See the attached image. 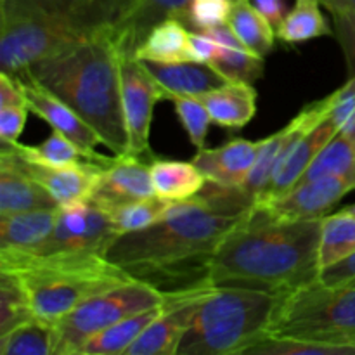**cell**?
Returning a JSON list of instances; mask_svg holds the SVG:
<instances>
[{
  "label": "cell",
  "instance_id": "cell-5",
  "mask_svg": "<svg viewBox=\"0 0 355 355\" xmlns=\"http://www.w3.org/2000/svg\"><path fill=\"white\" fill-rule=\"evenodd\" d=\"M0 270L23 283L35 318L55 322L82 302L137 277L97 253H51L0 250Z\"/></svg>",
  "mask_w": 355,
  "mask_h": 355
},
{
  "label": "cell",
  "instance_id": "cell-45",
  "mask_svg": "<svg viewBox=\"0 0 355 355\" xmlns=\"http://www.w3.org/2000/svg\"><path fill=\"white\" fill-rule=\"evenodd\" d=\"M342 210H345V211H349V214L355 215V203L354 205H349V207H343Z\"/></svg>",
  "mask_w": 355,
  "mask_h": 355
},
{
  "label": "cell",
  "instance_id": "cell-15",
  "mask_svg": "<svg viewBox=\"0 0 355 355\" xmlns=\"http://www.w3.org/2000/svg\"><path fill=\"white\" fill-rule=\"evenodd\" d=\"M16 76L21 83L30 111L47 121L52 130L61 132L89 151H96L97 144H104L101 135L73 107H69L64 101L40 85L30 73L23 71Z\"/></svg>",
  "mask_w": 355,
  "mask_h": 355
},
{
  "label": "cell",
  "instance_id": "cell-12",
  "mask_svg": "<svg viewBox=\"0 0 355 355\" xmlns=\"http://www.w3.org/2000/svg\"><path fill=\"white\" fill-rule=\"evenodd\" d=\"M215 284L180 291L166 304L165 311L125 350V355H177L180 342L189 329L200 302Z\"/></svg>",
  "mask_w": 355,
  "mask_h": 355
},
{
  "label": "cell",
  "instance_id": "cell-43",
  "mask_svg": "<svg viewBox=\"0 0 355 355\" xmlns=\"http://www.w3.org/2000/svg\"><path fill=\"white\" fill-rule=\"evenodd\" d=\"M250 3L272 24L274 30L279 28L284 16H286V3H284V0H250Z\"/></svg>",
  "mask_w": 355,
  "mask_h": 355
},
{
  "label": "cell",
  "instance_id": "cell-1",
  "mask_svg": "<svg viewBox=\"0 0 355 355\" xmlns=\"http://www.w3.org/2000/svg\"><path fill=\"white\" fill-rule=\"evenodd\" d=\"M253 207L241 187L208 180L196 196L175 201L159 222L118 236L106 257L158 288L166 279L175 281L179 290L214 284L208 276L211 255Z\"/></svg>",
  "mask_w": 355,
  "mask_h": 355
},
{
  "label": "cell",
  "instance_id": "cell-26",
  "mask_svg": "<svg viewBox=\"0 0 355 355\" xmlns=\"http://www.w3.org/2000/svg\"><path fill=\"white\" fill-rule=\"evenodd\" d=\"M135 58L142 61L177 62L189 59V31L180 19L168 17L156 24L139 45Z\"/></svg>",
  "mask_w": 355,
  "mask_h": 355
},
{
  "label": "cell",
  "instance_id": "cell-40",
  "mask_svg": "<svg viewBox=\"0 0 355 355\" xmlns=\"http://www.w3.org/2000/svg\"><path fill=\"white\" fill-rule=\"evenodd\" d=\"M218 44L203 31H189V59L198 62H211Z\"/></svg>",
  "mask_w": 355,
  "mask_h": 355
},
{
  "label": "cell",
  "instance_id": "cell-30",
  "mask_svg": "<svg viewBox=\"0 0 355 355\" xmlns=\"http://www.w3.org/2000/svg\"><path fill=\"white\" fill-rule=\"evenodd\" d=\"M2 355H55L54 322L33 318L0 336Z\"/></svg>",
  "mask_w": 355,
  "mask_h": 355
},
{
  "label": "cell",
  "instance_id": "cell-21",
  "mask_svg": "<svg viewBox=\"0 0 355 355\" xmlns=\"http://www.w3.org/2000/svg\"><path fill=\"white\" fill-rule=\"evenodd\" d=\"M198 99L207 106L211 121L225 128H243L257 113V90L252 83L227 82Z\"/></svg>",
  "mask_w": 355,
  "mask_h": 355
},
{
  "label": "cell",
  "instance_id": "cell-46",
  "mask_svg": "<svg viewBox=\"0 0 355 355\" xmlns=\"http://www.w3.org/2000/svg\"><path fill=\"white\" fill-rule=\"evenodd\" d=\"M343 2H345V6L349 9H355V0H343Z\"/></svg>",
  "mask_w": 355,
  "mask_h": 355
},
{
  "label": "cell",
  "instance_id": "cell-32",
  "mask_svg": "<svg viewBox=\"0 0 355 355\" xmlns=\"http://www.w3.org/2000/svg\"><path fill=\"white\" fill-rule=\"evenodd\" d=\"M229 82L255 83L263 75V58L241 44L239 38L218 44L217 54L210 62Z\"/></svg>",
  "mask_w": 355,
  "mask_h": 355
},
{
  "label": "cell",
  "instance_id": "cell-41",
  "mask_svg": "<svg viewBox=\"0 0 355 355\" xmlns=\"http://www.w3.org/2000/svg\"><path fill=\"white\" fill-rule=\"evenodd\" d=\"M319 281L324 284H355V253L336 266L322 269Z\"/></svg>",
  "mask_w": 355,
  "mask_h": 355
},
{
  "label": "cell",
  "instance_id": "cell-37",
  "mask_svg": "<svg viewBox=\"0 0 355 355\" xmlns=\"http://www.w3.org/2000/svg\"><path fill=\"white\" fill-rule=\"evenodd\" d=\"M234 0H189L184 24L196 31L208 30L229 21Z\"/></svg>",
  "mask_w": 355,
  "mask_h": 355
},
{
  "label": "cell",
  "instance_id": "cell-9",
  "mask_svg": "<svg viewBox=\"0 0 355 355\" xmlns=\"http://www.w3.org/2000/svg\"><path fill=\"white\" fill-rule=\"evenodd\" d=\"M118 236L120 232L110 214L85 200L59 207L54 231L37 252L31 253H97L106 257Z\"/></svg>",
  "mask_w": 355,
  "mask_h": 355
},
{
  "label": "cell",
  "instance_id": "cell-16",
  "mask_svg": "<svg viewBox=\"0 0 355 355\" xmlns=\"http://www.w3.org/2000/svg\"><path fill=\"white\" fill-rule=\"evenodd\" d=\"M2 144L14 153L21 168L51 193V196L58 201L59 207L89 200L104 170V165L96 162L71 166L42 165V163L24 159L6 142H2Z\"/></svg>",
  "mask_w": 355,
  "mask_h": 355
},
{
  "label": "cell",
  "instance_id": "cell-13",
  "mask_svg": "<svg viewBox=\"0 0 355 355\" xmlns=\"http://www.w3.org/2000/svg\"><path fill=\"white\" fill-rule=\"evenodd\" d=\"M336 134H338V128L329 116L319 125L300 128L288 142L286 149L283 151L276 168H274L269 186L266 187L259 201L272 200V198L281 196L293 186H297V182L304 177L305 170L311 166L315 156Z\"/></svg>",
  "mask_w": 355,
  "mask_h": 355
},
{
  "label": "cell",
  "instance_id": "cell-39",
  "mask_svg": "<svg viewBox=\"0 0 355 355\" xmlns=\"http://www.w3.org/2000/svg\"><path fill=\"white\" fill-rule=\"evenodd\" d=\"M28 104L0 106V139L2 142H17L23 134L28 116Z\"/></svg>",
  "mask_w": 355,
  "mask_h": 355
},
{
  "label": "cell",
  "instance_id": "cell-7",
  "mask_svg": "<svg viewBox=\"0 0 355 355\" xmlns=\"http://www.w3.org/2000/svg\"><path fill=\"white\" fill-rule=\"evenodd\" d=\"M270 336L355 349V284H305L281 295Z\"/></svg>",
  "mask_w": 355,
  "mask_h": 355
},
{
  "label": "cell",
  "instance_id": "cell-11",
  "mask_svg": "<svg viewBox=\"0 0 355 355\" xmlns=\"http://www.w3.org/2000/svg\"><path fill=\"white\" fill-rule=\"evenodd\" d=\"M355 189L354 180L347 177H324L297 184L281 196L255 205L276 220H309L322 218Z\"/></svg>",
  "mask_w": 355,
  "mask_h": 355
},
{
  "label": "cell",
  "instance_id": "cell-36",
  "mask_svg": "<svg viewBox=\"0 0 355 355\" xmlns=\"http://www.w3.org/2000/svg\"><path fill=\"white\" fill-rule=\"evenodd\" d=\"M175 113L179 116L180 123H182L184 130L189 135V141L194 148L200 151L205 148V141H207L208 128H210L211 116L208 113L207 106L201 103L198 97H186V96H175L172 99Z\"/></svg>",
  "mask_w": 355,
  "mask_h": 355
},
{
  "label": "cell",
  "instance_id": "cell-28",
  "mask_svg": "<svg viewBox=\"0 0 355 355\" xmlns=\"http://www.w3.org/2000/svg\"><path fill=\"white\" fill-rule=\"evenodd\" d=\"M355 253V215L345 210L322 217L319 241L321 270L336 266Z\"/></svg>",
  "mask_w": 355,
  "mask_h": 355
},
{
  "label": "cell",
  "instance_id": "cell-27",
  "mask_svg": "<svg viewBox=\"0 0 355 355\" xmlns=\"http://www.w3.org/2000/svg\"><path fill=\"white\" fill-rule=\"evenodd\" d=\"M329 35H333V28L322 14L319 0H295V6L276 30L277 40L288 45L304 44Z\"/></svg>",
  "mask_w": 355,
  "mask_h": 355
},
{
  "label": "cell",
  "instance_id": "cell-31",
  "mask_svg": "<svg viewBox=\"0 0 355 355\" xmlns=\"http://www.w3.org/2000/svg\"><path fill=\"white\" fill-rule=\"evenodd\" d=\"M324 177H347L355 182V141L343 134H336L315 156L297 184Z\"/></svg>",
  "mask_w": 355,
  "mask_h": 355
},
{
  "label": "cell",
  "instance_id": "cell-19",
  "mask_svg": "<svg viewBox=\"0 0 355 355\" xmlns=\"http://www.w3.org/2000/svg\"><path fill=\"white\" fill-rule=\"evenodd\" d=\"M58 201L19 166L7 146L0 144V215L31 210H54Z\"/></svg>",
  "mask_w": 355,
  "mask_h": 355
},
{
  "label": "cell",
  "instance_id": "cell-8",
  "mask_svg": "<svg viewBox=\"0 0 355 355\" xmlns=\"http://www.w3.org/2000/svg\"><path fill=\"white\" fill-rule=\"evenodd\" d=\"M184 290L165 291L142 279L104 290L54 322L55 355H78L83 343L114 322L148 309L165 305Z\"/></svg>",
  "mask_w": 355,
  "mask_h": 355
},
{
  "label": "cell",
  "instance_id": "cell-17",
  "mask_svg": "<svg viewBox=\"0 0 355 355\" xmlns=\"http://www.w3.org/2000/svg\"><path fill=\"white\" fill-rule=\"evenodd\" d=\"M189 0H128L123 16L113 28L120 54L135 55L149 31L162 21L175 17L184 23Z\"/></svg>",
  "mask_w": 355,
  "mask_h": 355
},
{
  "label": "cell",
  "instance_id": "cell-22",
  "mask_svg": "<svg viewBox=\"0 0 355 355\" xmlns=\"http://www.w3.org/2000/svg\"><path fill=\"white\" fill-rule=\"evenodd\" d=\"M55 218L58 208L0 215V250L37 252L54 231Z\"/></svg>",
  "mask_w": 355,
  "mask_h": 355
},
{
  "label": "cell",
  "instance_id": "cell-4",
  "mask_svg": "<svg viewBox=\"0 0 355 355\" xmlns=\"http://www.w3.org/2000/svg\"><path fill=\"white\" fill-rule=\"evenodd\" d=\"M128 0H0V68L16 76L99 31L114 28Z\"/></svg>",
  "mask_w": 355,
  "mask_h": 355
},
{
  "label": "cell",
  "instance_id": "cell-18",
  "mask_svg": "<svg viewBox=\"0 0 355 355\" xmlns=\"http://www.w3.org/2000/svg\"><path fill=\"white\" fill-rule=\"evenodd\" d=\"M260 141L234 137L218 148H203L193 158L207 180L220 186L241 187L255 165Z\"/></svg>",
  "mask_w": 355,
  "mask_h": 355
},
{
  "label": "cell",
  "instance_id": "cell-44",
  "mask_svg": "<svg viewBox=\"0 0 355 355\" xmlns=\"http://www.w3.org/2000/svg\"><path fill=\"white\" fill-rule=\"evenodd\" d=\"M319 2H321L322 6L329 10V12H335V10H342V9H349L343 0H319Z\"/></svg>",
  "mask_w": 355,
  "mask_h": 355
},
{
  "label": "cell",
  "instance_id": "cell-42",
  "mask_svg": "<svg viewBox=\"0 0 355 355\" xmlns=\"http://www.w3.org/2000/svg\"><path fill=\"white\" fill-rule=\"evenodd\" d=\"M12 104H28L17 76L9 73H0V106H12Z\"/></svg>",
  "mask_w": 355,
  "mask_h": 355
},
{
  "label": "cell",
  "instance_id": "cell-20",
  "mask_svg": "<svg viewBox=\"0 0 355 355\" xmlns=\"http://www.w3.org/2000/svg\"><path fill=\"white\" fill-rule=\"evenodd\" d=\"M142 64L149 69L153 78L163 89L172 94V99L175 96L200 97L201 94L218 89L229 82L210 62H198L187 59V61L177 62L142 61Z\"/></svg>",
  "mask_w": 355,
  "mask_h": 355
},
{
  "label": "cell",
  "instance_id": "cell-23",
  "mask_svg": "<svg viewBox=\"0 0 355 355\" xmlns=\"http://www.w3.org/2000/svg\"><path fill=\"white\" fill-rule=\"evenodd\" d=\"M6 144H9L24 159L49 166H71L90 162L107 166L116 158V155L110 158V156H104L97 151L83 149L82 146H78L75 141H71L58 130H52V134L38 146H23L19 142H6Z\"/></svg>",
  "mask_w": 355,
  "mask_h": 355
},
{
  "label": "cell",
  "instance_id": "cell-34",
  "mask_svg": "<svg viewBox=\"0 0 355 355\" xmlns=\"http://www.w3.org/2000/svg\"><path fill=\"white\" fill-rule=\"evenodd\" d=\"M30 297L12 272L0 270V336L33 319Z\"/></svg>",
  "mask_w": 355,
  "mask_h": 355
},
{
  "label": "cell",
  "instance_id": "cell-3",
  "mask_svg": "<svg viewBox=\"0 0 355 355\" xmlns=\"http://www.w3.org/2000/svg\"><path fill=\"white\" fill-rule=\"evenodd\" d=\"M40 85L76 111L114 155L128 153L121 107L120 51L113 28L40 59L26 69Z\"/></svg>",
  "mask_w": 355,
  "mask_h": 355
},
{
  "label": "cell",
  "instance_id": "cell-25",
  "mask_svg": "<svg viewBox=\"0 0 355 355\" xmlns=\"http://www.w3.org/2000/svg\"><path fill=\"white\" fill-rule=\"evenodd\" d=\"M151 179L156 196L168 201L189 200L208 182L193 162L175 159H155L151 163Z\"/></svg>",
  "mask_w": 355,
  "mask_h": 355
},
{
  "label": "cell",
  "instance_id": "cell-6",
  "mask_svg": "<svg viewBox=\"0 0 355 355\" xmlns=\"http://www.w3.org/2000/svg\"><path fill=\"white\" fill-rule=\"evenodd\" d=\"M277 291L215 284L200 302L177 355L246 354L269 335Z\"/></svg>",
  "mask_w": 355,
  "mask_h": 355
},
{
  "label": "cell",
  "instance_id": "cell-24",
  "mask_svg": "<svg viewBox=\"0 0 355 355\" xmlns=\"http://www.w3.org/2000/svg\"><path fill=\"white\" fill-rule=\"evenodd\" d=\"M186 291V290H184ZM175 298V297H173ZM165 305L148 309V311L137 312L134 315L121 319L114 322L110 328L96 333L90 336L83 347L80 349L78 355H118L125 354V350L144 333V329L165 311Z\"/></svg>",
  "mask_w": 355,
  "mask_h": 355
},
{
  "label": "cell",
  "instance_id": "cell-10",
  "mask_svg": "<svg viewBox=\"0 0 355 355\" xmlns=\"http://www.w3.org/2000/svg\"><path fill=\"white\" fill-rule=\"evenodd\" d=\"M121 107L128 134V153L132 156L151 155L149 128L155 106L159 101H172V94L163 89L149 69L135 55L120 54Z\"/></svg>",
  "mask_w": 355,
  "mask_h": 355
},
{
  "label": "cell",
  "instance_id": "cell-38",
  "mask_svg": "<svg viewBox=\"0 0 355 355\" xmlns=\"http://www.w3.org/2000/svg\"><path fill=\"white\" fill-rule=\"evenodd\" d=\"M333 35L338 40L345 55L349 76H355V9H342L331 12Z\"/></svg>",
  "mask_w": 355,
  "mask_h": 355
},
{
  "label": "cell",
  "instance_id": "cell-29",
  "mask_svg": "<svg viewBox=\"0 0 355 355\" xmlns=\"http://www.w3.org/2000/svg\"><path fill=\"white\" fill-rule=\"evenodd\" d=\"M229 26L246 49L266 58L274 49L276 30L272 24L250 3V0H234L229 16Z\"/></svg>",
  "mask_w": 355,
  "mask_h": 355
},
{
  "label": "cell",
  "instance_id": "cell-33",
  "mask_svg": "<svg viewBox=\"0 0 355 355\" xmlns=\"http://www.w3.org/2000/svg\"><path fill=\"white\" fill-rule=\"evenodd\" d=\"M173 205H175V201L153 196L120 205V207L110 208L106 211L110 214L113 224L116 225L118 232L125 234V232L141 231V229H146L159 222L173 210Z\"/></svg>",
  "mask_w": 355,
  "mask_h": 355
},
{
  "label": "cell",
  "instance_id": "cell-2",
  "mask_svg": "<svg viewBox=\"0 0 355 355\" xmlns=\"http://www.w3.org/2000/svg\"><path fill=\"white\" fill-rule=\"evenodd\" d=\"M322 218L276 220L253 210L225 236L208 262L210 283L288 293L319 281Z\"/></svg>",
  "mask_w": 355,
  "mask_h": 355
},
{
  "label": "cell",
  "instance_id": "cell-14",
  "mask_svg": "<svg viewBox=\"0 0 355 355\" xmlns=\"http://www.w3.org/2000/svg\"><path fill=\"white\" fill-rule=\"evenodd\" d=\"M156 196L151 179V163L139 156L116 155L113 163L104 166L99 180L89 198L103 210Z\"/></svg>",
  "mask_w": 355,
  "mask_h": 355
},
{
  "label": "cell",
  "instance_id": "cell-35",
  "mask_svg": "<svg viewBox=\"0 0 355 355\" xmlns=\"http://www.w3.org/2000/svg\"><path fill=\"white\" fill-rule=\"evenodd\" d=\"M248 355H355V349L349 347L326 345V343L307 342V340L286 338V336H270L260 340L246 352Z\"/></svg>",
  "mask_w": 355,
  "mask_h": 355
}]
</instances>
